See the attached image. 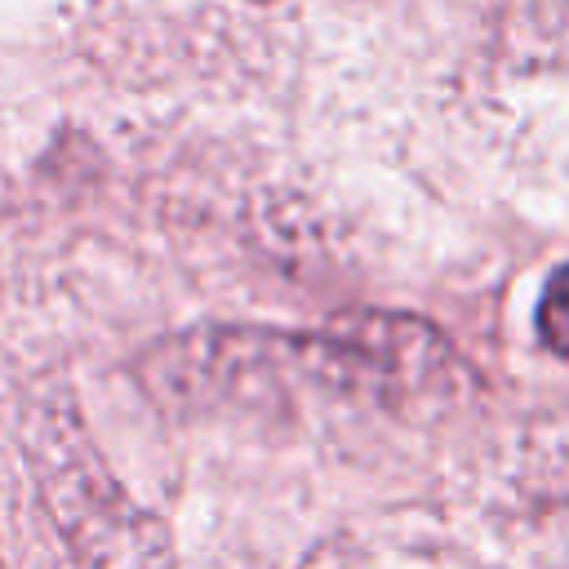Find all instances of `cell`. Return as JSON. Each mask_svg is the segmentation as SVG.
Returning <instances> with one entry per match:
<instances>
[{"instance_id": "cell-4", "label": "cell", "mask_w": 569, "mask_h": 569, "mask_svg": "<svg viewBox=\"0 0 569 569\" xmlns=\"http://www.w3.org/2000/svg\"><path fill=\"white\" fill-rule=\"evenodd\" d=\"M302 569H369V560H365V551L351 538H329V542L311 547Z\"/></svg>"}, {"instance_id": "cell-1", "label": "cell", "mask_w": 569, "mask_h": 569, "mask_svg": "<svg viewBox=\"0 0 569 569\" xmlns=\"http://www.w3.org/2000/svg\"><path fill=\"white\" fill-rule=\"evenodd\" d=\"M302 382L360 396L387 409L458 400L467 373L445 333L405 311H351L316 333H293Z\"/></svg>"}, {"instance_id": "cell-3", "label": "cell", "mask_w": 569, "mask_h": 569, "mask_svg": "<svg viewBox=\"0 0 569 569\" xmlns=\"http://www.w3.org/2000/svg\"><path fill=\"white\" fill-rule=\"evenodd\" d=\"M538 338L547 351L556 356H569V267L551 271V280L542 284V298H538Z\"/></svg>"}, {"instance_id": "cell-2", "label": "cell", "mask_w": 569, "mask_h": 569, "mask_svg": "<svg viewBox=\"0 0 569 569\" xmlns=\"http://www.w3.org/2000/svg\"><path fill=\"white\" fill-rule=\"evenodd\" d=\"M507 27L520 53L569 67V0H520Z\"/></svg>"}]
</instances>
